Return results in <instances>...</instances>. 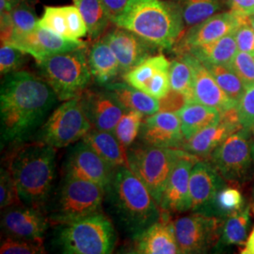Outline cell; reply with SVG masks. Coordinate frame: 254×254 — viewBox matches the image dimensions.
I'll list each match as a JSON object with an SVG mask.
<instances>
[{
  "mask_svg": "<svg viewBox=\"0 0 254 254\" xmlns=\"http://www.w3.org/2000/svg\"><path fill=\"white\" fill-rule=\"evenodd\" d=\"M24 204L20 200L14 179L8 168H2L0 173V205L6 209L10 206Z\"/></svg>",
  "mask_w": 254,
  "mask_h": 254,
  "instance_id": "41",
  "label": "cell"
},
{
  "mask_svg": "<svg viewBox=\"0 0 254 254\" xmlns=\"http://www.w3.org/2000/svg\"><path fill=\"white\" fill-rule=\"evenodd\" d=\"M109 15L111 23H113L127 9L130 0H101Z\"/></svg>",
  "mask_w": 254,
  "mask_h": 254,
  "instance_id": "48",
  "label": "cell"
},
{
  "mask_svg": "<svg viewBox=\"0 0 254 254\" xmlns=\"http://www.w3.org/2000/svg\"><path fill=\"white\" fill-rule=\"evenodd\" d=\"M185 152L178 148L155 147L141 142L127 150L128 168L145 184L158 203L171 173Z\"/></svg>",
  "mask_w": 254,
  "mask_h": 254,
  "instance_id": "8",
  "label": "cell"
},
{
  "mask_svg": "<svg viewBox=\"0 0 254 254\" xmlns=\"http://www.w3.org/2000/svg\"><path fill=\"white\" fill-rule=\"evenodd\" d=\"M105 200L119 227L134 237L155 222L162 213L145 184L128 167L115 170Z\"/></svg>",
  "mask_w": 254,
  "mask_h": 254,
  "instance_id": "2",
  "label": "cell"
},
{
  "mask_svg": "<svg viewBox=\"0 0 254 254\" xmlns=\"http://www.w3.org/2000/svg\"><path fill=\"white\" fill-rule=\"evenodd\" d=\"M205 65V64H204ZM215 77L218 86L237 106L244 94L246 86L229 64L205 65Z\"/></svg>",
  "mask_w": 254,
  "mask_h": 254,
  "instance_id": "35",
  "label": "cell"
},
{
  "mask_svg": "<svg viewBox=\"0 0 254 254\" xmlns=\"http://www.w3.org/2000/svg\"><path fill=\"white\" fill-rule=\"evenodd\" d=\"M116 241L112 222L104 214L56 225L52 244L64 254H109Z\"/></svg>",
  "mask_w": 254,
  "mask_h": 254,
  "instance_id": "5",
  "label": "cell"
},
{
  "mask_svg": "<svg viewBox=\"0 0 254 254\" xmlns=\"http://www.w3.org/2000/svg\"><path fill=\"white\" fill-rule=\"evenodd\" d=\"M238 52L236 39L233 34L222 37L217 41L190 49V54L205 65L229 64Z\"/></svg>",
  "mask_w": 254,
  "mask_h": 254,
  "instance_id": "28",
  "label": "cell"
},
{
  "mask_svg": "<svg viewBox=\"0 0 254 254\" xmlns=\"http://www.w3.org/2000/svg\"><path fill=\"white\" fill-rule=\"evenodd\" d=\"M236 109L242 127L253 130L254 127V85L246 88L244 94L236 106Z\"/></svg>",
  "mask_w": 254,
  "mask_h": 254,
  "instance_id": "44",
  "label": "cell"
},
{
  "mask_svg": "<svg viewBox=\"0 0 254 254\" xmlns=\"http://www.w3.org/2000/svg\"><path fill=\"white\" fill-rule=\"evenodd\" d=\"M82 140L113 169L128 167L127 150L121 144L114 133L92 128Z\"/></svg>",
  "mask_w": 254,
  "mask_h": 254,
  "instance_id": "24",
  "label": "cell"
},
{
  "mask_svg": "<svg viewBox=\"0 0 254 254\" xmlns=\"http://www.w3.org/2000/svg\"><path fill=\"white\" fill-rule=\"evenodd\" d=\"M199 157L185 152L175 165L166 184L158 205L168 213H181L190 208V178L191 170Z\"/></svg>",
  "mask_w": 254,
  "mask_h": 254,
  "instance_id": "16",
  "label": "cell"
},
{
  "mask_svg": "<svg viewBox=\"0 0 254 254\" xmlns=\"http://www.w3.org/2000/svg\"><path fill=\"white\" fill-rule=\"evenodd\" d=\"M9 45L32 56L39 64L50 56L85 48L87 44L80 40L65 38L51 30L37 27L32 32L19 37Z\"/></svg>",
  "mask_w": 254,
  "mask_h": 254,
  "instance_id": "17",
  "label": "cell"
},
{
  "mask_svg": "<svg viewBox=\"0 0 254 254\" xmlns=\"http://www.w3.org/2000/svg\"><path fill=\"white\" fill-rule=\"evenodd\" d=\"M189 103L191 101L187 95L171 89L168 94L159 101V111L177 113Z\"/></svg>",
  "mask_w": 254,
  "mask_h": 254,
  "instance_id": "47",
  "label": "cell"
},
{
  "mask_svg": "<svg viewBox=\"0 0 254 254\" xmlns=\"http://www.w3.org/2000/svg\"><path fill=\"white\" fill-rule=\"evenodd\" d=\"M105 195L96 184L64 175L46 204V216L56 226L99 214Z\"/></svg>",
  "mask_w": 254,
  "mask_h": 254,
  "instance_id": "6",
  "label": "cell"
},
{
  "mask_svg": "<svg viewBox=\"0 0 254 254\" xmlns=\"http://www.w3.org/2000/svg\"><path fill=\"white\" fill-rule=\"evenodd\" d=\"M26 53L17 47L1 44L0 47V73L6 75L19 71L26 62Z\"/></svg>",
  "mask_w": 254,
  "mask_h": 254,
  "instance_id": "40",
  "label": "cell"
},
{
  "mask_svg": "<svg viewBox=\"0 0 254 254\" xmlns=\"http://www.w3.org/2000/svg\"><path fill=\"white\" fill-rule=\"evenodd\" d=\"M8 170L22 203L46 212L54 190L56 148L37 140L20 143L9 154Z\"/></svg>",
  "mask_w": 254,
  "mask_h": 254,
  "instance_id": "3",
  "label": "cell"
},
{
  "mask_svg": "<svg viewBox=\"0 0 254 254\" xmlns=\"http://www.w3.org/2000/svg\"><path fill=\"white\" fill-rule=\"evenodd\" d=\"M92 128L80 98H73L55 109L37 131L35 140L61 149L79 141Z\"/></svg>",
  "mask_w": 254,
  "mask_h": 254,
  "instance_id": "9",
  "label": "cell"
},
{
  "mask_svg": "<svg viewBox=\"0 0 254 254\" xmlns=\"http://www.w3.org/2000/svg\"><path fill=\"white\" fill-rule=\"evenodd\" d=\"M0 14L1 44H9L14 35V27L10 12H0Z\"/></svg>",
  "mask_w": 254,
  "mask_h": 254,
  "instance_id": "49",
  "label": "cell"
},
{
  "mask_svg": "<svg viewBox=\"0 0 254 254\" xmlns=\"http://www.w3.org/2000/svg\"><path fill=\"white\" fill-rule=\"evenodd\" d=\"M212 164L198 161L191 170L190 178V210L196 213H203L211 201L226 184Z\"/></svg>",
  "mask_w": 254,
  "mask_h": 254,
  "instance_id": "22",
  "label": "cell"
},
{
  "mask_svg": "<svg viewBox=\"0 0 254 254\" xmlns=\"http://www.w3.org/2000/svg\"><path fill=\"white\" fill-rule=\"evenodd\" d=\"M38 66L42 77L54 90L59 100L80 97L92 76L85 48L50 56Z\"/></svg>",
  "mask_w": 254,
  "mask_h": 254,
  "instance_id": "7",
  "label": "cell"
},
{
  "mask_svg": "<svg viewBox=\"0 0 254 254\" xmlns=\"http://www.w3.org/2000/svg\"><path fill=\"white\" fill-rule=\"evenodd\" d=\"M230 9L250 16L254 13V0H225Z\"/></svg>",
  "mask_w": 254,
  "mask_h": 254,
  "instance_id": "50",
  "label": "cell"
},
{
  "mask_svg": "<svg viewBox=\"0 0 254 254\" xmlns=\"http://www.w3.org/2000/svg\"><path fill=\"white\" fill-rule=\"evenodd\" d=\"M169 70L170 69L161 70L155 73L154 77L147 83L143 91L157 100L165 97L168 92L171 91Z\"/></svg>",
  "mask_w": 254,
  "mask_h": 254,
  "instance_id": "45",
  "label": "cell"
},
{
  "mask_svg": "<svg viewBox=\"0 0 254 254\" xmlns=\"http://www.w3.org/2000/svg\"><path fill=\"white\" fill-rule=\"evenodd\" d=\"M249 22H250V24L252 25V27H254V14L249 16Z\"/></svg>",
  "mask_w": 254,
  "mask_h": 254,
  "instance_id": "54",
  "label": "cell"
},
{
  "mask_svg": "<svg viewBox=\"0 0 254 254\" xmlns=\"http://www.w3.org/2000/svg\"><path fill=\"white\" fill-rule=\"evenodd\" d=\"M253 133H254V127L253 128Z\"/></svg>",
  "mask_w": 254,
  "mask_h": 254,
  "instance_id": "55",
  "label": "cell"
},
{
  "mask_svg": "<svg viewBox=\"0 0 254 254\" xmlns=\"http://www.w3.org/2000/svg\"><path fill=\"white\" fill-rule=\"evenodd\" d=\"M240 253L242 254H254V227L246 241L244 249Z\"/></svg>",
  "mask_w": 254,
  "mask_h": 254,
  "instance_id": "51",
  "label": "cell"
},
{
  "mask_svg": "<svg viewBox=\"0 0 254 254\" xmlns=\"http://www.w3.org/2000/svg\"><path fill=\"white\" fill-rule=\"evenodd\" d=\"M139 137L147 145L178 148L183 147L185 137L182 133L181 120L177 113L157 112L144 118Z\"/></svg>",
  "mask_w": 254,
  "mask_h": 254,
  "instance_id": "19",
  "label": "cell"
},
{
  "mask_svg": "<svg viewBox=\"0 0 254 254\" xmlns=\"http://www.w3.org/2000/svg\"><path fill=\"white\" fill-rule=\"evenodd\" d=\"M88 27V35L97 39L108 27L110 19L101 0H73Z\"/></svg>",
  "mask_w": 254,
  "mask_h": 254,
  "instance_id": "32",
  "label": "cell"
},
{
  "mask_svg": "<svg viewBox=\"0 0 254 254\" xmlns=\"http://www.w3.org/2000/svg\"><path fill=\"white\" fill-rule=\"evenodd\" d=\"M63 170L65 176L91 182L106 190L116 169H113L85 141L81 140L69 148L64 158Z\"/></svg>",
  "mask_w": 254,
  "mask_h": 254,
  "instance_id": "12",
  "label": "cell"
},
{
  "mask_svg": "<svg viewBox=\"0 0 254 254\" xmlns=\"http://www.w3.org/2000/svg\"><path fill=\"white\" fill-rule=\"evenodd\" d=\"M180 9L184 25L191 27L222 10V0H173Z\"/></svg>",
  "mask_w": 254,
  "mask_h": 254,
  "instance_id": "30",
  "label": "cell"
},
{
  "mask_svg": "<svg viewBox=\"0 0 254 254\" xmlns=\"http://www.w3.org/2000/svg\"><path fill=\"white\" fill-rule=\"evenodd\" d=\"M134 238L133 254H181L175 236L174 222L171 221L169 213L165 211L155 222Z\"/></svg>",
  "mask_w": 254,
  "mask_h": 254,
  "instance_id": "21",
  "label": "cell"
},
{
  "mask_svg": "<svg viewBox=\"0 0 254 254\" xmlns=\"http://www.w3.org/2000/svg\"><path fill=\"white\" fill-rule=\"evenodd\" d=\"M50 221L42 209L19 204L5 209L1 228L8 237L43 240Z\"/></svg>",
  "mask_w": 254,
  "mask_h": 254,
  "instance_id": "14",
  "label": "cell"
},
{
  "mask_svg": "<svg viewBox=\"0 0 254 254\" xmlns=\"http://www.w3.org/2000/svg\"><path fill=\"white\" fill-rule=\"evenodd\" d=\"M62 8L66 18L70 38L79 40L88 35V27L77 7L75 5H66Z\"/></svg>",
  "mask_w": 254,
  "mask_h": 254,
  "instance_id": "43",
  "label": "cell"
},
{
  "mask_svg": "<svg viewBox=\"0 0 254 254\" xmlns=\"http://www.w3.org/2000/svg\"><path fill=\"white\" fill-rule=\"evenodd\" d=\"M247 87L254 85V57L246 52L238 51L229 64Z\"/></svg>",
  "mask_w": 254,
  "mask_h": 254,
  "instance_id": "42",
  "label": "cell"
},
{
  "mask_svg": "<svg viewBox=\"0 0 254 254\" xmlns=\"http://www.w3.org/2000/svg\"><path fill=\"white\" fill-rule=\"evenodd\" d=\"M170 65L171 63L164 55H154L125 73L123 77L127 84L143 91L147 83L154 77L155 73L161 70L170 69Z\"/></svg>",
  "mask_w": 254,
  "mask_h": 254,
  "instance_id": "31",
  "label": "cell"
},
{
  "mask_svg": "<svg viewBox=\"0 0 254 254\" xmlns=\"http://www.w3.org/2000/svg\"><path fill=\"white\" fill-rule=\"evenodd\" d=\"M38 27L46 28L56 34L71 39L62 7L46 6L42 17L38 21Z\"/></svg>",
  "mask_w": 254,
  "mask_h": 254,
  "instance_id": "39",
  "label": "cell"
},
{
  "mask_svg": "<svg viewBox=\"0 0 254 254\" xmlns=\"http://www.w3.org/2000/svg\"><path fill=\"white\" fill-rule=\"evenodd\" d=\"M43 240L23 239L6 237L0 247L1 254H46Z\"/></svg>",
  "mask_w": 254,
  "mask_h": 254,
  "instance_id": "38",
  "label": "cell"
},
{
  "mask_svg": "<svg viewBox=\"0 0 254 254\" xmlns=\"http://www.w3.org/2000/svg\"><path fill=\"white\" fill-rule=\"evenodd\" d=\"M244 207L245 201L241 191L237 188L227 187L225 185L218 191L207 209L202 214L223 218L240 211Z\"/></svg>",
  "mask_w": 254,
  "mask_h": 254,
  "instance_id": "33",
  "label": "cell"
},
{
  "mask_svg": "<svg viewBox=\"0 0 254 254\" xmlns=\"http://www.w3.org/2000/svg\"><path fill=\"white\" fill-rule=\"evenodd\" d=\"M58 96L43 78L26 71L5 75L0 91L1 146L20 144L46 122Z\"/></svg>",
  "mask_w": 254,
  "mask_h": 254,
  "instance_id": "1",
  "label": "cell"
},
{
  "mask_svg": "<svg viewBox=\"0 0 254 254\" xmlns=\"http://www.w3.org/2000/svg\"><path fill=\"white\" fill-rule=\"evenodd\" d=\"M251 226L250 206L229 215L223 223L218 245L221 247L245 245Z\"/></svg>",
  "mask_w": 254,
  "mask_h": 254,
  "instance_id": "29",
  "label": "cell"
},
{
  "mask_svg": "<svg viewBox=\"0 0 254 254\" xmlns=\"http://www.w3.org/2000/svg\"><path fill=\"white\" fill-rule=\"evenodd\" d=\"M85 113L94 129L114 132L119 121L127 111L107 91H85L79 97Z\"/></svg>",
  "mask_w": 254,
  "mask_h": 254,
  "instance_id": "20",
  "label": "cell"
},
{
  "mask_svg": "<svg viewBox=\"0 0 254 254\" xmlns=\"http://www.w3.org/2000/svg\"><path fill=\"white\" fill-rule=\"evenodd\" d=\"M254 145L250 130L241 128L211 154V164L227 181L244 179L254 162Z\"/></svg>",
  "mask_w": 254,
  "mask_h": 254,
  "instance_id": "10",
  "label": "cell"
},
{
  "mask_svg": "<svg viewBox=\"0 0 254 254\" xmlns=\"http://www.w3.org/2000/svg\"><path fill=\"white\" fill-rule=\"evenodd\" d=\"M9 1H11V2L14 4V6H16L17 4L22 3V2H27V3H29V4L33 5V4L36 2L37 0H9Z\"/></svg>",
  "mask_w": 254,
  "mask_h": 254,
  "instance_id": "53",
  "label": "cell"
},
{
  "mask_svg": "<svg viewBox=\"0 0 254 254\" xmlns=\"http://www.w3.org/2000/svg\"><path fill=\"white\" fill-rule=\"evenodd\" d=\"M177 115L181 120L182 133L185 140H188L203 128L219 121L221 112L215 108L191 102L180 109Z\"/></svg>",
  "mask_w": 254,
  "mask_h": 254,
  "instance_id": "27",
  "label": "cell"
},
{
  "mask_svg": "<svg viewBox=\"0 0 254 254\" xmlns=\"http://www.w3.org/2000/svg\"><path fill=\"white\" fill-rule=\"evenodd\" d=\"M143 120L144 115L141 112L127 110L119 121L113 133L127 150L134 144L136 137L139 135Z\"/></svg>",
  "mask_w": 254,
  "mask_h": 254,
  "instance_id": "36",
  "label": "cell"
},
{
  "mask_svg": "<svg viewBox=\"0 0 254 254\" xmlns=\"http://www.w3.org/2000/svg\"><path fill=\"white\" fill-rule=\"evenodd\" d=\"M253 14H254V13H253ZM253 14H252V15H253Z\"/></svg>",
  "mask_w": 254,
  "mask_h": 254,
  "instance_id": "56",
  "label": "cell"
},
{
  "mask_svg": "<svg viewBox=\"0 0 254 254\" xmlns=\"http://www.w3.org/2000/svg\"><path fill=\"white\" fill-rule=\"evenodd\" d=\"M184 54L187 56L193 68L194 102L215 108L221 113L228 109L236 108V103L218 86L208 68L194 56L190 53Z\"/></svg>",
  "mask_w": 254,
  "mask_h": 254,
  "instance_id": "23",
  "label": "cell"
},
{
  "mask_svg": "<svg viewBox=\"0 0 254 254\" xmlns=\"http://www.w3.org/2000/svg\"><path fill=\"white\" fill-rule=\"evenodd\" d=\"M0 12H11L15 7L14 4L9 0H0Z\"/></svg>",
  "mask_w": 254,
  "mask_h": 254,
  "instance_id": "52",
  "label": "cell"
},
{
  "mask_svg": "<svg viewBox=\"0 0 254 254\" xmlns=\"http://www.w3.org/2000/svg\"><path fill=\"white\" fill-rule=\"evenodd\" d=\"M103 40L112 49L120 64L121 73H125L142 63L158 47L126 28L117 27L107 33Z\"/></svg>",
  "mask_w": 254,
  "mask_h": 254,
  "instance_id": "18",
  "label": "cell"
},
{
  "mask_svg": "<svg viewBox=\"0 0 254 254\" xmlns=\"http://www.w3.org/2000/svg\"><path fill=\"white\" fill-rule=\"evenodd\" d=\"M248 17L233 9L220 11L200 24L190 27L187 32H183L175 45V50L180 55L184 54L194 47L203 46L233 34L237 27L248 20Z\"/></svg>",
  "mask_w": 254,
  "mask_h": 254,
  "instance_id": "13",
  "label": "cell"
},
{
  "mask_svg": "<svg viewBox=\"0 0 254 254\" xmlns=\"http://www.w3.org/2000/svg\"><path fill=\"white\" fill-rule=\"evenodd\" d=\"M238 51L246 52L254 57V29L248 20L234 32Z\"/></svg>",
  "mask_w": 254,
  "mask_h": 254,
  "instance_id": "46",
  "label": "cell"
},
{
  "mask_svg": "<svg viewBox=\"0 0 254 254\" xmlns=\"http://www.w3.org/2000/svg\"><path fill=\"white\" fill-rule=\"evenodd\" d=\"M106 90L127 109L136 110L144 116H151L159 112V101L126 83H110Z\"/></svg>",
  "mask_w": 254,
  "mask_h": 254,
  "instance_id": "26",
  "label": "cell"
},
{
  "mask_svg": "<svg viewBox=\"0 0 254 254\" xmlns=\"http://www.w3.org/2000/svg\"><path fill=\"white\" fill-rule=\"evenodd\" d=\"M222 218L194 213L174 221L175 236L181 254H204L218 245Z\"/></svg>",
  "mask_w": 254,
  "mask_h": 254,
  "instance_id": "11",
  "label": "cell"
},
{
  "mask_svg": "<svg viewBox=\"0 0 254 254\" xmlns=\"http://www.w3.org/2000/svg\"><path fill=\"white\" fill-rule=\"evenodd\" d=\"M88 62L92 77L101 86L106 87L121 73L116 56L103 39L91 46Z\"/></svg>",
  "mask_w": 254,
  "mask_h": 254,
  "instance_id": "25",
  "label": "cell"
},
{
  "mask_svg": "<svg viewBox=\"0 0 254 254\" xmlns=\"http://www.w3.org/2000/svg\"><path fill=\"white\" fill-rule=\"evenodd\" d=\"M243 128L236 108L228 109L221 113L220 119L213 125L203 128L185 140L182 150L197 157H207L220 145L228 136Z\"/></svg>",
  "mask_w": 254,
  "mask_h": 254,
  "instance_id": "15",
  "label": "cell"
},
{
  "mask_svg": "<svg viewBox=\"0 0 254 254\" xmlns=\"http://www.w3.org/2000/svg\"><path fill=\"white\" fill-rule=\"evenodd\" d=\"M10 16L14 27V35L11 42L19 37L32 32L38 27L39 18L37 17L35 10L32 8V5L27 2L17 4L11 10Z\"/></svg>",
  "mask_w": 254,
  "mask_h": 254,
  "instance_id": "37",
  "label": "cell"
},
{
  "mask_svg": "<svg viewBox=\"0 0 254 254\" xmlns=\"http://www.w3.org/2000/svg\"><path fill=\"white\" fill-rule=\"evenodd\" d=\"M113 24L161 49L173 48L185 27L179 7L163 0H130Z\"/></svg>",
  "mask_w": 254,
  "mask_h": 254,
  "instance_id": "4",
  "label": "cell"
},
{
  "mask_svg": "<svg viewBox=\"0 0 254 254\" xmlns=\"http://www.w3.org/2000/svg\"><path fill=\"white\" fill-rule=\"evenodd\" d=\"M169 73L171 89L187 95L191 102H194V73L186 55H180L179 59H176L171 63Z\"/></svg>",
  "mask_w": 254,
  "mask_h": 254,
  "instance_id": "34",
  "label": "cell"
}]
</instances>
